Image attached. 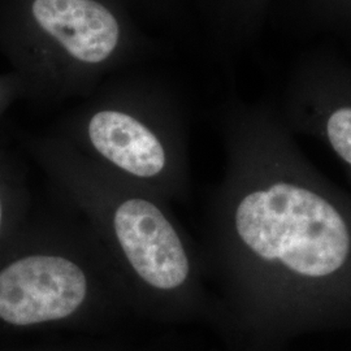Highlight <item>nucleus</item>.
Masks as SVG:
<instances>
[{
    "label": "nucleus",
    "mask_w": 351,
    "mask_h": 351,
    "mask_svg": "<svg viewBox=\"0 0 351 351\" xmlns=\"http://www.w3.org/2000/svg\"><path fill=\"white\" fill-rule=\"evenodd\" d=\"M217 124L224 168L201 247L213 328L237 351L351 329V193L307 158L275 103L230 98Z\"/></svg>",
    "instance_id": "f257e3e1"
},
{
    "label": "nucleus",
    "mask_w": 351,
    "mask_h": 351,
    "mask_svg": "<svg viewBox=\"0 0 351 351\" xmlns=\"http://www.w3.org/2000/svg\"><path fill=\"white\" fill-rule=\"evenodd\" d=\"M66 211L85 226L126 290L134 314L162 324H213L216 303L198 247L169 203L94 163L50 132L30 137Z\"/></svg>",
    "instance_id": "f03ea898"
},
{
    "label": "nucleus",
    "mask_w": 351,
    "mask_h": 351,
    "mask_svg": "<svg viewBox=\"0 0 351 351\" xmlns=\"http://www.w3.org/2000/svg\"><path fill=\"white\" fill-rule=\"evenodd\" d=\"M163 51L123 0H0V55L38 106L81 101Z\"/></svg>",
    "instance_id": "7ed1b4c3"
},
{
    "label": "nucleus",
    "mask_w": 351,
    "mask_h": 351,
    "mask_svg": "<svg viewBox=\"0 0 351 351\" xmlns=\"http://www.w3.org/2000/svg\"><path fill=\"white\" fill-rule=\"evenodd\" d=\"M133 315L120 278L71 213L23 228L0 252V324L110 335Z\"/></svg>",
    "instance_id": "20e7f679"
},
{
    "label": "nucleus",
    "mask_w": 351,
    "mask_h": 351,
    "mask_svg": "<svg viewBox=\"0 0 351 351\" xmlns=\"http://www.w3.org/2000/svg\"><path fill=\"white\" fill-rule=\"evenodd\" d=\"M94 163L167 203L191 190L186 106L162 75H112L52 130Z\"/></svg>",
    "instance_id": "39448f33"
},
{
    "label": "nucleus",
    "mask_w": 351,
    "mask_h": 351,
    "mask_svg": "<svg viewBox=\"0 0 351 351\" xmlns=\"http://www.w3.org/2000/svg\"><path fill=\"white\" fill-rule=\"evenodd\" d=\"M276 107L294 136L320 141L351 175L350 60L330 49L303 53Z\"/></svg>",
    "instance_id": "423d86ee"
},
{
    "label": "nucleus",
    "mask_w": 351,
    "mask_h": 351,
    "mask_svg": "<svg viewBox=\"0 0 351 351\" xmlns=\"http://www.w3.org/2000/svg\"><path fill=\"white\" fill-rule=\"evenodd\" d=\"M290 24L351 50V0H284Z\"/></svg>",
    "instance_id": "0eeeda50"
},
{
    "label": "nucleus",
    "mask_w": 351,
    "mask_h": 351,
    "mask_svg": "<svg viewBox=\"0 0 351 351\" xmlns=\"http://www.w3.org/2000/svg\"><path fill=\"white\" fill-rule=\"evenodd\" d=\"M25 202L11 160L0 154V252L24 228Z\"/></svg>",
    "instance_id": "6e6552de"
},
{
    "label": "nucleus",
    "mask_w": 351,
    "mask_h": 351,
    "mask_svg": "<svg viewBox=\"0 0 351 351\" xmlns=\"http://www.w3.org/2000/svg\"><path fill=\"white\" fill-rule=\"evenodd\" d=\"M20 98H23V88L17 75L11 71L0 73V117Z\"/></svg>",
    "instance_id": "1a4fd4ad"
},
{
    "label": "nucleus",
    "mask_w": 351,
    "mask_h": 351,
    "mask_svg": "<svg viewBox=\"0 0 351 351\" xmlns=\"http://www.w3.org/2000/svg\"><path fill=\"white\" fill-rule=\"evenodd\" d=\"M37 351H99V349L85 339H72L56 341Z\"/></svg>",
    "instance_id": "9d476101"
}]
</instances>
